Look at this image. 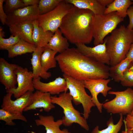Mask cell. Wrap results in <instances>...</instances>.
Returning <instances> with one entry per match:
<instances>
[{"mask_svg": "<svg viewBox=\"0 0 133 133\" xmlns=\"http://www.w3.org/2000/svg\"><path fill=\"white\" fill-rule=\"evenodd\" d=\"M50 95L49 93L36 90L32 94V104L25 108L23 111L43 108L46 112H49L55 108V105L52 103Z\"/></svg>", "mask_w": 133, "mask_h": 133, "instance_id": "obj_16", "label": "cell"}, {"mask_svg": "<svg viewBox=\"0 0 133 133\" xmlns=\"http://www.w3.org/2000/svg\"><path fill=\"white\" fill-rule=\"evenodd\" d=\"M15 72L17 76V86L16 88L6 90L7 93H12L17 99L28 91L33 92L35 89L32 72L29 71L27 68L18 66Z\"/></svg>", "mask_w": 133, "mask_h": 133, "instance_id": "obj_9", "label": "cell"}, {"mask_svg": "<svg viewBox=\"0 0 133 133\" xmlns=\"http://www.w3.org/2000/svg\"><path fill=\"white\" fill-rule=\"evenodd\" d=\"M108 94L115 95V97L103 103V108L107 113L123 115L130 114L133 110V89L128 87L122 91H109Z\"/></svg>", "mask_w": 133, "mask_h": 133, "instance_id": "obj_7", "label": "cell"}, {"mask_svg": "<svg viewBox=\"0 0 133 133\" xmlns=\"http://www.w3.org/2000/svg\"><path fill=\"white\" fill-rule=\"evenodd\" d=\"M18 66L9 63L3 58H0V82L6 90L17 87V76L15 71Z\"/></svg>", "mask_w": 133, "mask_h": 133, "instance_id": "obj_15", "label": "cell"}, {"mask_svg": "<svg viewBox=\"0 0 133 133\" xmlns=\"http://www.w3.org/2000/svg\"><path fill=\"white\" fill-rule=\"evenodd\" d=\"M33 30L32 39L34 44L37 47H45L54 33L49 31H45L40 27L36 19L33 21Z\"/></svg>", "mask_w": 133, "mask_h": 133, "instance_id": "obj_20", "label": "cell"}, {"mask_svg": "<svg viewBox=\"0 0 133 133\" xmlns=\"http://www.w3.org/2000/svg\"><path fill=\"white\" fill-rule=\"evenodd\" d=\"M20 38L17 36L12 35L7 39L0 36V49L8 51L16 44L19 41Z\"/></svg>", "mask_w": 133, "mask_h": 133, "instance_id": "obj_31", "label": "cell"}, {"mask_svg": "<svg viewBox=\"0 0 133 133\" xmlns=\"http://www.w3.org/2000/svg\"><path fill=\"white\" fill-rule=\"evenodd\" d=\"M104 42L110 57V66L115 65L126 57L133 42V30L121 25L106 37Z\"/></svg>", "mask_w": 133, "mask_h": 133, "instance_id": "obj_3", "label": "cell"}, {"mask_svg": "<svg viewBox=\"0 0 133 133\" xmlns=\"http://www.w3.org/2000/svg\"><path fill=\"white\" fill-rule=\"evenodd\" d=\"M68 3L81 9H87L95 15L103 14L106 7L101 5L98 0H66Z\"/></svg>", "mask_w": 133, "mask_h": 133, "instance_id": "obj_21", "label": "cell"}, {"mask_svg": "<svg viewBox=\"0 0 133 133\" xmlns=\"http://www.w3.org/2000/svg\"><path fill=\"white\" fill-rule=\"evenodd\" d=\"M7 15L5 24L9 27L18 23L36 19L39 15L38 5L29 6L15 10Z\"/></svg>", "mask_w": 133, "mask_h": 133, "instance_id": "obj_12", "label": "cell"}, {"mask_svg": "<svg viewBox=\"0 0 133 133\" xmlns=\"http://www.w3.org/2000/svg\"><path fill=\"white\" fill-rule=\"evenodd\" d=\"M45 47H37L36 50L32 53L31 61L33 79L40 77L47 79L51 76V73L45 71L41 64L40 57Z\"/></svg>", "mask_w": 133, "mask_h": 133, "instance_id": "obj_19", "label": "cell"}, {"mask_svg": "<svg viewBox=\"0 0 133 133\" xmlns=\"http://www.w3.org/2000/svg\"><path fill=\"white\" fill-rule=\"evenodd\" d=\"M34 122L37 126L42 125L45 127L46 133H71L67 129L61 130L60 127L63 125V119H60L55 121L52 115H39V118L35 119Z\"/></svg>", "mask_w": 133, "mask_h": 133, "instance_id": "obj_18", "label": "cell"}, {"mask_svg": "<svg viewBox=\"0 0 133 133\" xmlns=\"http://www.w3.org/2000/svg\"><path fill=\"white\" fill-rule=\"evenodd\" d=\"M40 79V77L33 79L34 87L36 90L53 95L66 92L68 90L66 81L64 78L59 77L48 83H43Z\"/></svg>", "mask_w": 133, "mask_h": 133, "instance_id": "obj_14", "label": "cell"}, {"mask_svg": "<svg viewBox=\"0 0 133 133\" xmlns=\"http://www.w3.org/2000/svg\"><path fill=\"white\" fill-rule=\"evenodd\" d=\"M126 57L131 60L133 64V42L131 44Z\"/></svg>", "mask_w": 133, "mask_h": 133, "instance_id": "obj_37", "label": "cell"}, {"mask_svg": "<svg viewBox=\"0 0 133 133\" xmlns=\"http://www.w3.org/2000/svg\"><path fill=\"white\" fill-rule=\"evenodd\" d=\"M94 15L89 10L74 6L63 17L59 29L71 43L89 44L93 38L92 23Z\"/></svg>", "mask_w": 133, "mask_h": 133, "instance_id": "obj_2", "label": "cell"}, {"mask_svg": "<svg viewBox=\"0 0 133 133\" xmlns=\"http://www.w3.org/2000/svg\"><path fill=\"white\" fill-rule=\"evenodd\" d=\"M119 120L117 123L114 124L113 119L111 116L107 121V127L100 130L98 126H96L93 129L91 133H118L120 131L123 124V115L120 114Z\"/></svg>", "mask_w": 133, "mask_h": 133, "instance_id": "obj_27", "label": "cell"}, {"mask_svg": "<svg viewBox=\"0 0 133 133\" xmlns=\"http://www.w3.org/2000/svg\"><path fill=\"white\" fill-rule=\"evenodd\" d=\"M74 6L66 0H62L52 10L39 15L36 20L39 26L45 31H49L54 33L59 29L64 17Z\"/></svg>", "mask_w": 133, "mask_h": 133, "instance_id": "obj_8", "label": "cell"}, {"mask_svg": "<svg viewBox=\"0 0 133 133\" xmlns=\"http://www.w3.org/2000/svg\"><path fill=\"white\" fill-rule=\"evenodd\" d=\"M130 114L132 116H133V110L132 112H131Z\"/></svg>", "mask_w": 133, "mask_h": 133, "instance_id": "obj_42", "label": "cell"}, {"mask_svg": "<svg viewBox=\"0 0 133 133\" xmlns=\"http://www.w3.org/2000/svg\"><path fill=\"white\" fill-rule=\"evenodd\" d=\"M55 58L63 74L77 80L107 79L109 77V66L84 55L76 48H69Z\"/></svg>", "mask_w": 133, "mask_h": 133, "instance_id": "obj_1", "label": "cell"}, {"mask_svg": "<svg viewBox=\"0 0 133 133\" xmlns=\"http://www.w3.org/2000/svg\"><path fill=\"white\" fill-rule=\"evenodd\" d=\"M98 1L102 6L106 7L108 6L114 0H98Z\"/></svg>", "mask_w": 133, "mask_h": 133, "instance_id": "obj_38", "label": "cell"}, {"mask_svg": "<svg viewBox=\"0 0 133 133\" xmlns=\"http://www.w3.org/2000/svg\"><path fill=\"white\" fill-rule=\"evenodd\" d=\"M15 119L19 120L26 122H28L27 119L22 114L13 113L2 109H0V120L5 121V125H15L16 124L13 121Z\"/></svg>", "mask_w": 133, "mask_h": 133, "instance_id": "obj_28", "label": "cell"}, {"mask_svg": "<svg viewBox=\"0 0 133 133\" xmlns=\"http://www.w3.org/2000/svg\"><path fill=\"white\" fill-rule=\"evenodd\" d=\"M5 36L4 33L1 26L0 27V36L3 38Z\"/></svg>", "mask_w": 133, "mask_h": 133, "instance_id": "obj_40", "label": "cell"}, {"mask_svg": "<svg viewBox=\"0 0 133 133\" xmlns=\"http://www.w3.org/2000/svg\"><path fill=\"white\" fill-rule=\"evenodd\" d=\"M51 98L53 104L59 105L63 109L64 115L62 118L63 121V125L69 127L74 123H77L86 131L89 130V127L86 119L74 107L72 98L69 92L61 93L58 97L51 96Z\"/></svg>", "mask_w": 133, "mask_h": 133, "instance_id": "obj_5", "label": "cell"}, {"mask_svg": "<svg viewBox=\"0 0 133 133\" xmlns=\"http://www.w3.org/2000/svg\"><path fill=\"white\" fill-rule=\"evenodd\" d=\"M33 21H27L17 23L9 27V30L12 35H17L27 42L34 44L32 39L33 30Z\"/></svg>", "mask_w": 133, "mask_h": 133, "instance_id": "obj_17", "label": "cell"}, {"mask_svg": "<svg viewBox=\"0 0 133 133\" xmlns=\"http://www.w3.org/2000/svg\"><path fill=\"white\" fill-rule=\"evenodd\" d=\"M59 29L56 30L46 47L62 53L68 49L69 46L68 41L62 35Z\"/></svg>", "mask_w": 133, "mask_h": 133, "instance_id": "obj_22", "label": "cell"}, {"mask_svg": "<svg viewBox=\"0 0 133 133\" xmlns=\"http://www.w3.org/2000/svg\"><path fill=\"white\" fill-rule=\"evenodd\" d=\"M75 45L77 50L84 55L110 66V59L104 42L93 47H88L83 44H77Z\"/></svg>", "mask_w": 133, "mask_h": 133, "instance_id": "obj_13", "label": "cell"}, {"mask_svg": "<svg viewBox=\"0 0 133 133\" xmlns=\"http://www.w3.org/2000/svg\"><path fill=\"white\" fill-rule=\"evenodd\" d=\"M133 4L130 0H115L106 7L104 14L116 12L120 17L124 18L127 15L128 9Z\"/></svg>", "mask_w": 133, "mask_h": 133, "instance_id": "obj_23", "label": "cell"}, {"mask_svg": "<svg viewBox=\"0 0 133 133\" xmlns=\"http://www.w3.org/2000/svg\"><path fill=\"white\" fill-rule=\"evenodd\" d=\"M125 127L127 129L131 128L133 130V116L130 114L126 115L125 119L123 120Z\"/></svg>", "mask_w": 133, "mask_h": 133, "instance_id": "obj_35", "label": "cell"}, {"mask_svg": "<svg viewBox=\"0 0 133 133\" xmlns=\"http://www.w3.org/2000/svg\"><path fill=\"white\" fill-rule=\"evenodd\" d=\"M132 0L133 2V0Z\"/></svg>", "mask_w": 133, "mask_h": 133, "instance_id": "obj_43", "label": "cell"}, {"mask_svg": "<svg viewBox=\"0 0 133 133\" xmlns=\"http://www.w3.org/2000/svg\"><path fill=\"white\" fill-rule=\"evenodd\" d=\"M62 0H40L38 5L39 15L49 12L55 9Z\"/></svg>", "mask_w": 133, "mask_h": 133, "instance_id": "obj_29", "label": "cell"}, {"mask_svg": "<svg viewBox=\"0 0 133 133\" xmlns=\"http://www.w3.org/2000/svg\"><path fill=\"white\" fill-rule=\"evenodd\" d=\"M63 76L66 81L72 101L76 105L82 104L83 116L86 119H88L91 108L96 106L92 101L91 96L87 94L85 91L84 81L77 80L64 74Z\"/></svg>", "mask_w": 133, "mask_h": 133, "instance_id": "obj_6", "label": "cell"}, {"mask_svg": "<svg viewBox=\"0 0 133 133\" xmlns=\"http://www.w3.org/2000/svg\"><path fill=\"white\" fill-rule=\"evenodd\" d=\"M3 6L7 15L20 8L26 6L21 0H6Z\"/></svg>", "mask_w": 133, "mask_h": 133, "instance_id": "obj_30", "label": "cell"}, {"mask_svg": "<svg viewBox=\"0 0 133 133\" xmlns=\"http://www.w3.org/2000/svg\"><path fill=\"white\" fill-rule=\"evenodd\" d=\"M129 68L133 69V64Z\"/></svg>", "mask_w": 133, "mask_h": 133, "instance_id": "obj_41", "label": "cell"}, {"mask_svg": "<svg viewBox=\"0 0 133 133\" xmlns=\"http://www.w3.org/2000/svg\"><path fill=\"white\" fill-rule=\"evenodd\" d=\"M58 53L45 47L40 57V60L43 69L47 71L49 69L55 67L57 62L55 55Z\"/></svg>", "mask_w": 133, "mask_h": 133, "instance_id": "obj_26", "label": "cell"}, {"mask_svg": "<svg viewBox=\"0 0 133 133\" xmlns=\"http://www.w3.org/2000/svg\"><path fill=\"white\" fill-rule=\"evenodd\" d=\"M127 14L129 20V23L127 27L130 30H133V6H131L128 9Z\"/></svg>", "mask_w": 133, "mask_h": 133, "instance_id": "obj_34", "label": "cell"}, {"mask_svg": "<svg viewBox=\"0 0 133 133\" xmlns=\"http://www.w3.org/2000/svg\"><path fill=\"white\" fill-rule=\"evenodd\" d=\"M120 82L123 86L133 87V69L129 68L126 70L124 72Z\"/></svg>", "mask_w": 133, "mask_h": 133, "instance_id": "obj_32", "label": "cell"}, {"mask_svg": "<svg viewBox=\"0 0 133 133\" xmlns=\"http://www.w3.org/2000/svg\"><path fill=\"white\" fill-rule=\"evenodd\" d=\"M133 64L132 61L126 57L117 64L110 66L109 77L116 82H120L124 72L129 68Z\"/></svg>", "mask_w": 133, "mask_h": 133, "instance_id": "obj_24", "label": "cell"}, {"mask_svg": "<svg viewBox=\"0 0 133 133\" xmlns=\"http://www.w3.org/2000/svg\"><path fill=\"white\" fill-rule=\"evenodd\" d=\"M111 80L110 79H99L84 81L85 88L90 92L92 101L100 113L102 112L103 103H101L99 101L97 97L100 93L105 97L107 96L108 92L112 89L108 85Z\"/></svg>", "mask_w": 133, "mask_h": 133, "instance_id": "obj_10", "label": "cell"}, {"mask_svg": "<svg viewBox=\"0 0 133 133\" xmlns=\"http://www.w3.org/2000/svg\"><path fill=\"white\" fill-rule=\"evenodd\" d=\"M37 47L35 45L20 39L18 42L8 51V57L13 58L27 53H33Z\"/></svg>", "mask_w": 133, "mask_h": 133, "instance_id": "obj_25", "label": "cell"}, {"mask_svg": "<svg viewBox=\"0 0 133 133\" xmlns=\"http://www.w3.org/2000/svg\"><path fill=\"white\" fill-rule=\"evenodd\" d=\"M25 6L38 5L39 0H21Z\"/></svg>", "mask_w": 133, "mask_h": 133, "instance_id": "obj_36", "label": "cell"}, {"mask_svg": "<svg viewBox=\"0 0 133 133\" xmlns=\"http://www.w3.org/2000/svg\"><path fill=\"white\" fill-rule=\"evenodd\" d=\"M124 18L119 16L116 12L105 14L94 15L92 23L94 45L103 43L105 37L115 29Z\"/></svg>", "mask_w": 133, "mask_h": 133, "instance_id": "obj_4", "label": "cell"}, {"mask_svg": "<svg viewBox=\"0 0 133 133\" xmlns=\"http://www.w3.org/2000/svg\"><path fill=\"white\" fill-rule=\"evenodd\" d=\"M33 93L28 91L14 100L11 99L13 94L7 93L3 97L1 109L12 113L22 114L24 109L32 103V96Z\"/></svg>", "mask_w": 133, "mask_h": 133, "instance_id": "obj_11", "label": "cell"}, {"mask_svg": "<svg viewBox=\"0 0 133 133\" xmlns=\"http://www.w3.org/2000/svg\"><path fill=\"white\" fill-rule=\"evenodd\" d=\"M4 0H0V20L2 24H5L7 15L5 13L3 9V4Z\"/></svg>", "mask_w": 133, "mask_h": 133, "instance_id": "obj_33", "label": "cell"}, {"mask_svg": "<svg viewBox=\"0 0 133 133\" xmlns=\"http://www.w3.org/2000/svg\"><path fill=\"white\" fill-rule=\"evenodd\" d=\"M120 133H133V130L131 128L127 129L125 127V130L122 131Z\"/></svg>", "mask_w": 133, "mask_h": 133, "instance_id": "obj_39", "label": "cell"}]
</instances>
